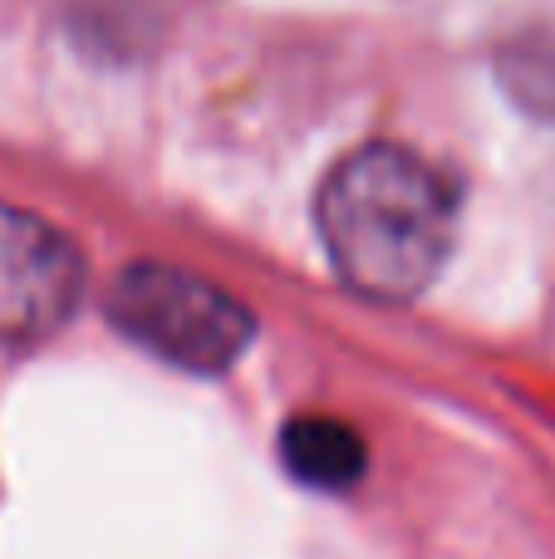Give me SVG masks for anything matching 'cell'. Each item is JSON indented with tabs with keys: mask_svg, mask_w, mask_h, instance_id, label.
<instances>
[{
	"mask_svg": "<svg viewBox=\"0 0 555 559\" xmlns=\"http://www.w3.org/2000/svg\"><path fill=\"white\" fill-rule=\"evenodd\" d=\"M315 226L344 285L399 305L428 289L448 261L458 187L409 147L369 143L324 177Z\"/></svg>",
	"mask_w": 555,
	"mask_h": 559,
	"instance_id": "obj_1",
	"label": "cell"
},
{
	"mask_svg": "<svg viewBox=\"0 0 555 559\" xmlns=\"http://www.w3.org/2000/svg\"><path fill=\"white\" fill-rule=\"evenodd\" d=\"M108 319L123 338L187 373H226L246 354L256 319L212 280L177 265H128L108 289Z\"/></svg>",
	"mask_w": 555,
	"mask_h": 559,
	"instance_id": "obj_2",
	"label": "cell"
},
{
	"mask_svg": "<svg viewBox=\"0 0 555 559\" xmlns=\"http://www.w3.org/2000/svg\"><path fill=\"white\" fill-rule=\"evenodd\" d=\"M84 261L45 216L0 202V344H35L74 314Z\"/></svg>",
	"mask_w": 555,
	"mask_h": 559,
	"instance_id": "obj_3",
	"label": "cell"
},
{
	"mask_svg": "<svg viewBox=\"0 0 555 559\" xmlns=\"http://www.w3.org/2000/svg\"><path fill=\"white\" fill-rule=\"evenodd\" d=\"M281 462L300 486L315 491H350L364 476V437L334 417H295L281 432Z\"/></svg>",
	"mask_w": 555,
	"mask_h": 559,
	"instance_id": "obj_4",
	"label": "cell"
},
{
	"mask_svg": "<svg viewBox=\"0 0 555 559\" xmlns=\"http://www.w3.org/2000/svg\"><path fill=\"white\" fill-rule=\"evenodd\" d=\"M497 74L527 114L555 118V25L511 35L497 55Z\"/></svg>",
	"mask_w": 555,
	"mask_h": 559,
	"instance_id": "obj_5",
	"label": "cell"
}]
</instances>
